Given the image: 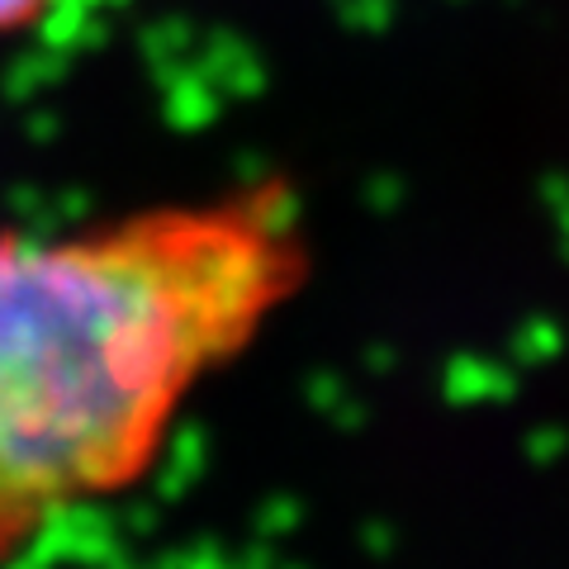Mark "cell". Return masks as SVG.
<instances>
[{
    "instance_id": "obj_1",
    "label": "cell",
    "mask_w": 569,
    "mask_h": 569,
    "mask_svg": "<svg viewBox=\"0 0 569 569\" xmlns=\"http://www.w3.org/2000/svg\"><path fill=\"white\" fill-rule=\"evenodd\" d=\"M290 186L0 223V565L157 470L194 395L309 280Z\"/></svg>"
},
{
    "instance_id": "obj_2",
    "label": "cell",
    "mask_w": 569,
    "mask_h": 569,
    "mask_svg": "<svg viewBox=\"0 0 569 569\" xmlns=\"http://www.w3.org/2000/svg\"><path fill=\"white\" fill-rule=\"evenodd\" d=\"M71 0H0V43L29 39L43 24H52Z\"/></svg>"
}]
</instances>
